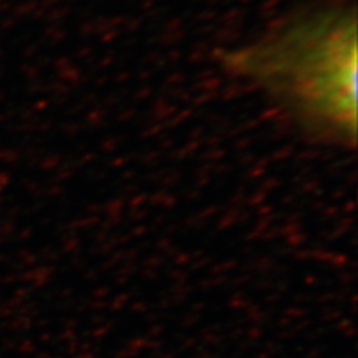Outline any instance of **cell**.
<instances>
[{
    "instance_id": "cell-1",
    "label": "cell",
    "mask_w": 358,
    "mask_h": 358,
    "mask_svg": "<svg viewBox=\"0 0 358 358\" xmlns=\"http://www.w3.org/2000/svg\"><path fill=\"white\" fill-rule=\"evenodd\" d=\"M357 13L342 6L295 17L224 64L259 85L320 140L357 143Z\"/></svg>"
}]
</instances>
